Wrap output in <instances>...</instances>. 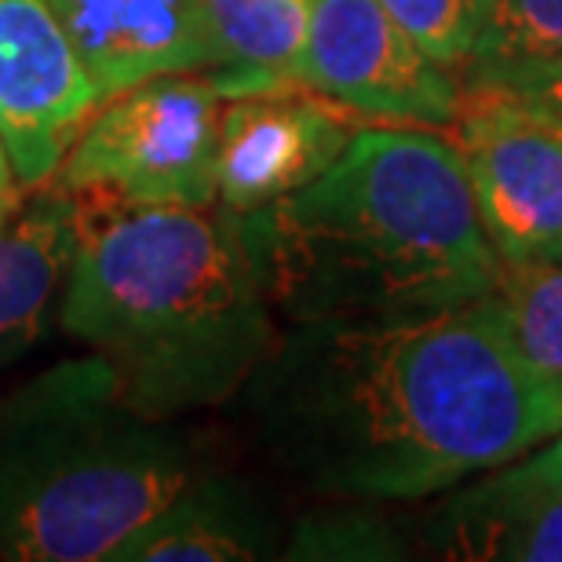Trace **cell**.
Wrapping results in <instances>:
<instances>
[{
	"instance_id": "obj_12",
	"label": "cell",
	"mask_w": 562,
	"mask_h": 562,
	"mask_svg": "<svg viewBox=\"0 0 562 562\" xmlns=\"http://www.w3.org/2000/svg\"><path fill=\"white\" fill-rule=\"evenodd\" d=\"M81 241V194L59 179L0 194V366L41 340Z\"/></svg>"
},
{
	"instance_id": "obj_9",
	"label": "cell",
	"mask_w": 562,
	"mask_h": 562,
	"mask_svg": "<svg viewBox=\"0 0 562 562\" xmlns=\"http://www.w3.org/2000/svg\"><path fill=\"white\" fill-rule=\"evenodd\" d=\"M366 121L307 85L285 81L231 95L220 121V194L231 212H256L314 183Z\"/></svg>"
},
{
	"instance_id": "obj_2",
	"label": "cell",
	"mask_w": 562,
	"mask_h": 562,
	"mask_svg": "<svg viewBox=\"0 0 562 562\" xmlns=\"http://www.w3.org/2000/svg\"><path fill=\"white\" fill-rule=\"evenodd\" d=\"M238 227L289 322L424 318L479 303L501 278L464 157L435 128L362 125L314 183Z\"/></svg>"
},
{
	"instance_id": "obj_4",
	"label": "cell",
	"mask_w": 562,
	"mask_h": 562,
	"mask_svg": "<svg viewBox=\"0 0 562 562\" xmlns=\"http://www.w3.org/2000/svg\"><path fill=\"white\" fill-rule=\"evenodd\" d=\"M190 479V449L125 402L103 358L48 369L0 406V555L110 559Z\"/></svg>"
},
{
	"instance_id": "obj_3",
	"label": "cell",
	"mask_w": 562,
	"mask_h": 562,
	"mask_svg": "<svg viewBox=\"0 0 562 562\" xmlns=\"http://www.w3.org/2000/svg\"><path fill=\"white\" fill-rule=\"evenodd\" d=\"M59 322L154 420L241 395L278 340L238 216L220 201L194 209L81 194Z\"/></svg>"
},
{
	"instance_id": "obj_5",
	"label": "cell",
	"mask_w": 562,
	"mask_h": 562,
	"mask_svg": "<svg viewBox=\"0 0 562 562\" xmlns=\"http://www.w3.org/2000/svg\"><path fill=\"white\" fill-rule=\"evenodd\" d=\"M223 103L209 74L150 77L95 110L52 179L136 205H216Z\"/></svg>"
},
{
	"instance_id": "obj_18",
	"label": "cell",
	"mask_w": 562,
	"mask_h": 562,
	"mask_svg": "<svg viewBox=\"0 0 562 562\" xmlns=\"http://www.w3.org/2000/svg\"><path fill=\"white\" fill-rule=\"evenodd\" d=\"M292 559H406V544L369 512L307 515L289 544Z\"/></svg>"
},
{
	"instance_id": "obj_8",
	"label": "cell",
	"mask_w": 562,
	"mask_h": 562,
	"mask_svg": "<svg viewBox=\"0 0 562 562\" xmlns=\"http://www.w3.org/2000/svg\"><path fill=\"white\" fill-rule=\"evenodd\" d=\"M99 95L52 0H0V136L15 183L59 172Z\"/></svg>"
},
{
	"instance_id": "obj_15",
	"label": "cell",
	"mask_w": 562,
	"mask_h": 562,
	"mask_svg": "<svg viewBox=\"0 0 562 562\" xmlns=\"http://www.w3.org/2000/svg\"><path fill=\"white\" fill-rule=\"evenodd\" d=\"M380 4L435 63L457 77L475 55L482 22L490 15V0H380Z\"/></svg>"
},
{
	"instance_id": "obj_1",
	"label": "cell",
	"mask_w": 562,
	"mask_h": 562,
	"mask_svg": "<svg viewBox=\"0 0 562 562\" xmlns=\"http://www.w3.org/2000/svg\"><path fill=\"white\" fill-rule=\"evenodd\" d=\"M256 446L329 501H420L562 431V384L490 296L424 318L292 322L241 387Z\"/></svg>"
},
{
	"instance_id": "obj_14",
	"label": "cell",
	"mask_w": 562,
	"mask_h": 562,
	"mask_svg": "<svg viewBox=\"0 0 562 562\" xmlns=\"http://www.w3.org/2000/svg\"><path fill=\"white\" fill-rule=\"evenodd\" d=\"M490 303L515 351L562 384V260L501 263Z\"/></svg>"
},
{
	"instance_id": "obj_19",
	"label": "cell",
	"mask_w": 562,
	"mask_h": 562,
	"mask_svg": "<svg viewBox=\"0 0 562 562\" xmlns=\"http://www.w3.org/2000/svg\"><path fill=\"white\" fill-rule=\"evenodd\" d=\"M15 187V172H11V157H8V146H4V136H0V194L4 190Z\"/></svg>"
},
{
	"instance_id": "obj_11",
	"label": "cell",
	"mask_w": 562,
	"mask_h": 562,
	"mask_svg": "<svg viewBox=\"0 0 562 562\" xmlns=\"http://www.w3.org/2000/svg\"><path fill=\"white\" fill-rule=\"evenodd\" d=\"M99 106L150 77L212 66L201 0H52Z\"/></svg>"
},
{
	"instance_id": "obj_7",
	"label": "cell",
	"mask_w": 562,
	"mask_h": 562,
	"mask_svg": "<svg viewBox=\"0 0 562 562\" xmlns=\"http://www.w3.org/2000/svg\"><path fill=\"white\" fill-rule=\"evenodd\" d=\"M453 143L501 263L562 260V132L486 95H464Z\"/></svg>"
},
{
	"instance_id": "obj_10",
	"label": "cell",
	"mask_w": 562,
	"mask_h": 562,
	"mask_svg": "<svg viewBox=\"0 0 562 562\" xmlns=\"http://www.w3.org/2000/svg\"><path fill=\"white\" fill-rule=\"evenodd\" d=\"M420 544L457 562H562V431L446 490Z\"/></svg>"
},
{
	"instance_id": "obj_13",
	"label": "cell",
	"mask_w": 562,
	"mask_h": 562,
	"mask_svg": "<svg viewBox=\"0 0 562 562\" xmlns=\"http://www.w3.org/2000/svg\"><path fill=\"white\" fill-rule=\"evenodd\" d=\"M278 548V522L256 490L227 475H194L176 501L114 548L117 562H249Z\"/></svg>"
},
{
	"instance_id": "obj_17",
	"label": "cell",
	"mask_w": 562,
	"mask_h": 562,
	"mask_svg": "<svg viewBox=\"0 0 562 562\" xmlns=\"http://www.w3.org/2000/svg\"><path fill=\"white\" fill-rule=\"evenodd\" d=\"M544 55H562V0H490V15L482 22L471 63L544 59Z\"/></svg>"
},
{
	"instance_id": "obj_16",
	"label": "cell",
	"mask_w": 562,
	"mask_h": 562,
	"mask_svg": "<svg viewBox=\"0 0 562 562\" xmlns=\"http://www.w3.org/2000/svg\"><path fill=\"white\" fill-rule=\"evenodd\" d=\"M464 95H486L562 132V55L508 63H471L460 74Z\"/></svg>"
},
{
	"instance_id": "obj_6",
	"label": "cell",
	"mask_w": 562,
	"mask_h": 562,
	"mask_svg": "<svg viewBox=\"0 0 562 562\" xmlns=\"http://www.w3.org/2000/svg\"><path fill=\"white\" fill-rule=\"evenodd\" d=\"M296 81L358 121L453 128L464 88L435 63L380 0H311Z\"/></svg>"
}]
</instances>
